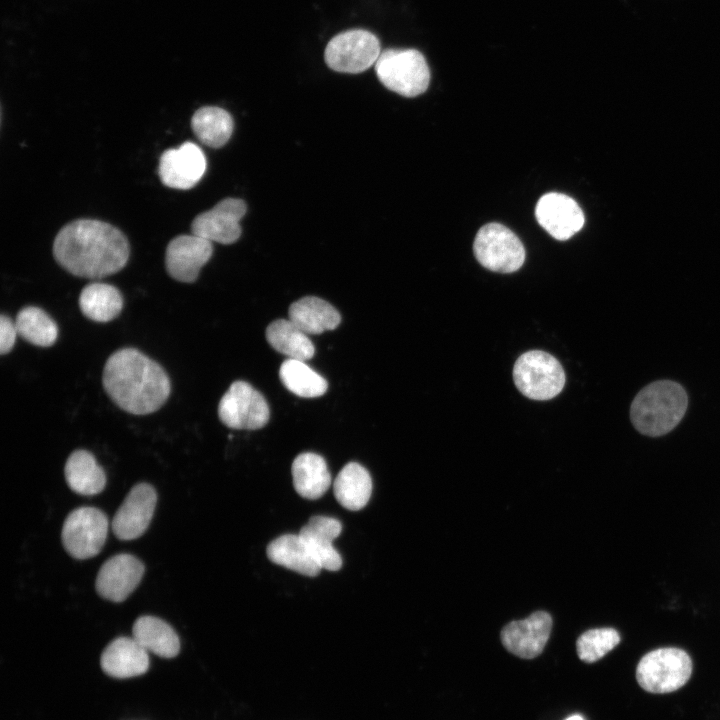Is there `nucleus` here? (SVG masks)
Here are the masks:
<instances>
[{
    "label": "nucleus",
    "mask_w": 720,
    "mask_h": 720,
    "mask_svg": "<svg viewBox=\"0 0 720 720\" xmlns=\"http://www.w3.org/2000/svg\"><path fill=\"white\" fill-rule=\"evenodd\" d=\"M266 339L277 352L288 359L306 361L314 356L315 348L308 335L290 319H277L266 328Z\"/></svg>",
    "instance_id": "bb28decb"
},
{
    "label": "nucleus",
    "mask_w": 720,
    "mask_h": 720,
    "mask_svg": "<svg viewBox=\"0 0 720 720\" xmlns=\"http://www.w3.org/2000/svg\"><path fill=\"white\" fill-rule=\"evenodd\" d=\"M380 54V42L374 34L352 29L337 34L329 41L324 58L332 70L355 74L375 64Z\"/></svg>",
    "instance_id": "1a4fd4ad"
},
{
    "label": "nucleus",
    "mask_w": 720,
    "mask_h": 720,
    "mask_svg": "<svg viewBox=\"0 0 720 720\" xmlns=\"http://www.w3.org/2000/svg\"><path fill=\"white\" fill-rule=\"evenodd\" d=\"M18 335L15 322L8 316L2 314L0 316V353L2 355L9 353L16 342Z\"/></svg>",
    "instance_id": "2f4dec72"
},
{
    "label": "nucleus",
    "mask_w": 720,
    "mask_h": 720,
    "mask_svg": "<svg viewBox=\"0 0 720 720\" xmlns=\"http://www.w3.org/2000/svg\"><path fill=\"white\" fill-rule=\"evenodd\" d=\"M688 396L684 387L672 380H658L646 385L635 396L630 419L635 429L649 437L672 431L684 417Z\"/></svg>",
    "instance_id": "7ed1b4c3"
},
{
    "label": "nucleus",
    "mask_w": 720,
    "mask_h": 720,
    "mask_svg": "<svg viewBox=\"0 0 720 720\" xmlns=\"http://www.w3.org/2000/svg\"><path fill=\"white\" fill-rule=\"evenodd\" d=\"M333 491L341 506L358 511L366 506L372 493L370 474L362 465L350 462L338 473Z\"/></svg>",
    "instance_id": "393cba45"
},
{
    "label": "nucleus",
    "mask_w": 720,
    "mask_h": 720,
    "mask_svg": "<svg viewBox=\"0 0 720 720\" xmlns=\"http://www.w3.org/2000/svg\"><path fill=\"white\" fill-rule=\"evenodd\" d=\"M293 486L303 498L316 500L329 489L331 475L325 459L315 453H301L291 466Z\"/></svg>",
    "instance_id": "aec40b11"
},
{
    "label": "nucleus",
    "mask_w": 720,
    "mask_h": 720,
    "mask_svg": "<svg viewBox=\"0 0 720 720\" xmlns=\"http://www.w3.org/2000/svg\"><path fill=\"white\" fill-rule=\"evenodd\" d=\"M279 377L283 385L299 397H319L328 388L326 379L302 360H285L280 366Z\"/></svg>",
    "instance_id": "c85d7f7f"
},
{
    "label": "nucleus",
    "mask_w": 720,
    "mask_h": 720,
    "mask_svg": "<svg viewBox=\"0 0 720 720\" xmlns=\"http://www.w3.org/2000/svg\"><path fill=\"white\" fill-rule=\"evenodd\" d=\"M18 335L30 344L49 347L58 337L55 321L41 308L26 306L22 308L15 320Z\"/></svg>",
    "instance_id": "c756f323"
},
{
    "label": "nucleus",
    "mask_w": 720,
    "mask_h": 720,
    "mask_svg": "<svg viewBox=\"0 0 720 720\" xmlns=\"http://www.w3.org/2000/svg\"><path fill=\"white\" fill-rule=\"evenodd\" d=\"M130 254L126 236L115 226L95 219H77L63 226L53 243V256L77 277L100 279L122 270Z\"/></svg>",
    "instance_id": "f257e3e1"
},
{
    "label": "nucleus",
    "mask_w": 720,
    "mask_h": 720,
    "mask_svg": "<svg viewBox=\"0 0 720 720\" xmlns=\"http://www.w3.org/2000/svg\"><path fill=\"white\" fill-rule=\"evenodd\" d=\"M513 379L518 390L534 400H548L558 395L565 384V373L556 358L547 352L532 350L515 362Z\"/></svg>",
    "instance_id": "423d86ee"
},
{
    "label": "nucleus",
    "mask_w": 720,
    "mask_h": 720,
    "mask_svg": "<svg viewBox=\"0 0 720 720\" xmlns=\"http://www.w3.org/2000/svg\"><path fill=\"white\" fill-rule=\"evenodd\" d=\"M191 126L200 142L211 148H220L230 139L234 122L226 110L204 106L193 114Z\"/></svg>",
    "instance_id": "cd10ccee"
},
{
    "label": "nucleus",
    "mask_w": 720,
    "mask_h": 720,
    "mask_svg": "<svg viewBox=\"0 0 720 720\" xmlns=\"http://www.w3.org/2000/svg\"><path fill=\"white\" fill-rule=\"evenodd\" d=\"M565 720H585V719L580 714H573V715L567 717Z\"/></svg>",
    "instance_id": "473e14b6"
},
{
    "label": "nucleus",
    "mask_w": 720,
    "mask_h": 720,
    "mask_svg": "<svg viewBox=\"0 0 720 720\" xmlns=\"http://www.w3.org/2000/svg\"><path fill=\"white\" fill-rule=\"evenodd\" d=\"M102 382L110 399L133 415L157 411L171 391L162 366L135 348L117 350L107 359Z\"/></svg>",
    "instance_id": "f03ea898"
},
{
    "label": "nucleus",
    "mask_w": 720,
    "mask_h": 720,
    "mask_svg": "<svg viewBox=\"0 0 720 720\" xmlns=\"http://www.w3.org/2000/svg\"><path fill=\"white\" fill-rule=\"evenodd\" d=\"M538 223L555 239L567 240L584 225V214L571 197L561 193L543 195L535 208Z\"/></svg>",
    "instance_id": "f3484780"
},
{
    "label": "nucleus",
    "mask_w": 720,
    "mask_h": 720,
    "mask_svg": "<svg viewBox=\"0 0 720 720\" xmlns=\"http://www.w3.org/2000/svg\"><path fill=\"white\" fill-rule=\"evenodd\" d=\"M132 636L145 650L157 656L173 658L179 654L180 640L176 631L158 617L144 615L137 618Z\"/></svg>",
    "instance_id": "b1692460"
},
{
    "label": "nucleus",
    "mask_w": 720,
    "mask_h": 720,
    "mask_svg": "<svg viewBox=\"0 0 720 720\" xmlns=\"http://www.w3.org/2000/svg\"><path fill=\"white\" fill-rule=\"evenodd\" d=\"M551 629V615L536 611L525 619L508 623L501 631V642L515 656L533 659L543 652Z\"/></svg>",
    "instance_id": "2eb2a0df"
},
{
    "label": "nucleus",
    "mask_w": 720,
    "mask_h": 720,
    "mask_svg": "<svg viewBox=\"0 0 720 720\" xmlns=\"http://www.w3.org/2000/svg\"><path fill=\"white\" fill-rule=\"evenodd\" d=\"M100 665L105 674L114 678L139 676L149 668L148 651L133 637H118L103 650Z\"/></svg>",
    "instance_id": "6ab92c4d"
},
{
    "label": "nucleus",
    "mask_w": 720,
    "mask_h": 720,
    "mask_svg": "<svg viewBox=\"0 0 720 720\" xmlns=\"http://www.w3.org/2000/svg\"><path fill=\"white\" fill-rule=\"evenodd\" d=\"M213 253L212 242L195 234L179 235L167 245L165 267L173 279L192 283Z\"/></svg>",
    "instance_id": "dca6fc26"
},
{
    "label": "nucleus",
    "mask_w": 720,
    "mask_h": 720,
    "mask_svg": "<svg viewBox=\"0 0 720 720\" xmlns=\"http://www.w3.org/2000/svg\"><path fill=\"white\" fill-rule=\"evenodd\" d=\"M620 642V635L614 628H596L582 633L576 642L579 658L593 663L604 657Z\"/></svg>",
    "instance_id": "7c9ffc66"
},
{
    "label": "nucleus",
    "mask_w": 720,
    "mask_h": 720,
    "mask_svg": "<svg viewBox=\"0 0 720 720\" xmlns=\"http://www.w3.org/2000/svg\"><path fill=\"white\" fill-rule=\"evenodd\" d=\"M145 572L144 564L127 553L108 558L100 567L95 588L104 599L123 602L139 585Z\"/></svg>",
    "instance_id": "ddd939ff"
},
{
    "label": "nucleus",
    "mask_w": 720,
    "mask_h": 720,
    "mask_svg": "<svg viewBox=\"0 0 720 720\" xmlns=\"http://www.w3.org/2000/svg\"><path fill=\"white\" fill-rule=\"evenodd\" d=\"M108 526V518L100 509L79 507L71 511L63 523V546L75 559L92 558L103 548Z\"/></svg>",
    "instance_id": "0eeeda50"
},
{
    "label": "nucleus",
    "mask_w": 720,
    "mask_h": 720,
    "mask_svg": "<svg viewBox=\"0 0 720 720\" xmlns=\"http://www.w3.org/2000/svg\"><path fill=\"white\" fill-rule=\"evenodd\" d=\"M65 479L71 490L84 496L103 491L106 475L93 454L84 449L73 451L64 467Z\"/></svg>",
    "instance_id": "5701e85b"
},
{
    "label": "nucleus",
    "mask_w": 720,
    "mask_h": 720,
    "mask_svg": "<svg viewBox=\"0 0 720 720\" xmlns=\"http://www.w3.org/2000/svg\"><path fill=\"white\" fill-rule=\"evenodd\" d=\"M218 416L229 428L256 430L267 424L270 411L264 396L251 384L235 381L220 399Z\"/></svg>",
    "instance_id": "9d476101"
},
{
    "label": "nucleus",
    "mask_w": 720,
    "mask_h": 720,
    "mask_svg": "<svg viewBox=\"0 0 720 720\" xmlns=\"http://www.w3.org/2000/svg\"><path fill=\"white\" fill-rule=\"evenodd\" d=\"M246 213V204L238 198H226L212 209L197 215L191 223L192 234L208 241L232 244L241 235L240 220Z\"/></svg>",
    "instance_id": "4468645a"
},
{
    "label": "nucleus",
    "mask_w": 720,
    "mask_h": 720,
    "mask_svg": "<svg viewBox=\"0 0 720 720\" xmlns=\"http://www.w3.org/2000/svg\"><path fill=\"white\" fill-rule=\"evenodd\" d=\"M206 167V157L202 149L193 142H184L179 148L168 149L162 153L158 174L165 186L187 190L201 180Z\"/></svg>",
    "instance_id": "f8f14e48"
},
{
    "label": "nucleus",
    "mask_w": 720,
    "mask_h": 720,
    "mask_svg": "<svg viewBox=\"0 0 720 720\" xmlns=\"http://www.w3.org/2000/svg\"><path fill=\"white\" fill-rule=\"evenodd\" d=\"M692 673V660L682 649L666 647L645 654L636 668L638 684L650 693H670L684 686Z\"/></svg>",
    "instance_id": "39448f33"
},
{
    "label": "nucleus",
    "mask_w": 720,
    "mask_h": 720,
    "mask_svg": "<svg viewBox=\"0 0 720 720\" xmlns=\"http://www.w3.org/2000/svg\"><path fill=\"white\" fill-rule=\"evenodd\" d=\"M268 559L301 575L315 577L322 569L296 534H284L272 540L267 548Z\"/></svg>",
    "instance_id": "4be33fe9"
},
{
    "label": "nucleus",
    "mask_w": 720,
    "mask_h": 720,
    "mask_svg": "<svg viewBox=\"0 0 720 720\" xmlns=\"http://www.w3.org/2000/svg\"><path fill=\"white\" fill-rule=\"evenodd\" d=\"M341 531L339 520L322 515L312 516L300 529L299 536L322 569L338 571L342 567V558L332 545Z\"/></svg>",
    "instance_id": "a211bd4d"
},
{
    "label": "nucleus",
    "mask_w": 720,
    "mask_h": 720,
    "mask_svg": "<svg viewBox=\"0 0 720 720\" xmlns=\"http://www.w3.org/2000/svg\"><path fill=\"white\" fill-rule=\"evenodd\" d=\"M288 316L307 335L333 330L341 322V315L330 303L314 296L303 297L292 303Z\"/></svg>",
    "instance_id": "412c9836"
},
{
    "label": "nucleus",
    "mask_w": 720,
    "mask_h": 720,
    "mask_svg": "<svg viewBox=\"0 0 720 720\" xmlns=\"http://www.w3.org/2000/svg\"><path fill=\"white\" fill-rule=\"evenodd\" d=\"M375 70L386 88L405 97L422 94L430 82L427 62L415 49H387L381 52Z\"/></svg>",
    "instance_id": "20e7f679"
},
{
    "label": "nucleus",
    "mask_w": 720,
    "mask_h": 720,
    "mask_svg": "<svg viewBox=\"0 0 720 720\" xmlns=\"http://www.w3.org/2000/svg\"><path fill=\"white\" fill-rule=\"evenodd\" d=\"M473 250L483 267L500 273L515 272L525 260L520 239L499 223L486 224L478 231Z\"/></svg>",
    "instance_id": "6e6552de"
},
{
    "label": "nucleus",
    "mask_w": 720,
    "mask_h": 720,
    "mask_svg": "<svg viewBox=\"0 0 720 720\" xmlns=\"http://www.w3.org/2000/svg\"><path fill=\"white\" fill-rule=\"evenodd\" d=\"M123 303L120 291L102 282L87 284L79 296V308L83 315L101 323L115 319L122 311Z\"/></svg>",
    "instance_id": "a878e982"
},
{
    "label": "nucleus",
    "mask_w": 720,
    "mask_h": 720,
    "mask_svg": "<svg viewBox=\"0 0 720 720\" xmlns=\"http://www.w3.org/2000/svg\"><path fill=\"white\" fill-rule=\"evenodd\" d=\"M157 503V493L148 483L134 485L117 509L111 527L120 540L139 538L150 525Z\"/></svg>",
    "instance_id": "9b49d317"
}]
</instances>
